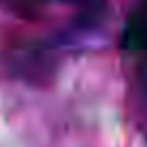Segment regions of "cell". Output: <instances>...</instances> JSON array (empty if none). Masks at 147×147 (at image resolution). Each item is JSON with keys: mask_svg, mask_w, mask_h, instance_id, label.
<instances>
[{"mask_svg": "<svg viewBox=\"0 0 147 147\" xmlns=\"http://www.w3.org/2000/svg\"><path fill=\"white\" fill-rule=\"evenodd\" d=\"M58 47L53 40L19 43L4 53V66L15 79L26 83H47L58 68Z\"/></svg>", "mask_w": 147, "mask_h": 147, "instance_id": "cell-1", "label": "cell"}, {"mask_svg": "<svg viewBox=\"0 0 147 147\" xmlns=\"http://www.w3.org/2000/svg\"><path fill=\"white\" fill-rule=\"evenodd\" d=\"M121 45L130 51H147V0H141L128 17Z\"/></svg>", "mask_w": 147, "mask_h": 147, "instance_id": "cell-2", "label": "cell"}]
</instances>
